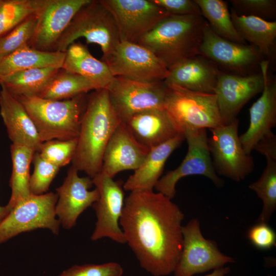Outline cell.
<instances>
[{
  "instance_id": "cell-35",
  "label": "cell",
  "mask_w": 276,
  "mask_h": 276,
  "mask_svg": "<svg viewBox=\"0 0 276 276\" xmlns=\"http://www.w3.org/2000/svg\"><path fill=\"white\" fill-rule=\"evenodd\" d=\"M77 142L78 138L48 141L42 143L38 152L43 158L60 168L72 161Z\"/></svg>"
},
{
  "instance_id": "cell-15",
  "label": "cell",
  "mask_w": 276,
  "mask_h": 276,
  "mask_svg": "<svg viewBox=\"0 0 276 276\" xmlns=\"http://www.w3.org/2000/svg\"><path fill=\"white\" fill-rule=\"evenodd\" d=\"M113 77L152 82L164 81L169 69L152 52L134 42H120L105 62Z\"/></svg>"
},
{
  "instance_id": "cell-33",
  "label": "cell",
  "mask_w": 276,
  "mask_h": 276,
  "mask_svg": "<svg viewBox=\"0 0 276 276\" xmlns=\"http://www.w3.org/2000/svg\"><path fill=\"white\" fill-rule=\"evenodd\" d=\"M42 0H0V38L35 13Z\"/></svg>"
},
{
  "instance_id": "cell-5",
  "label": "cell",
  "mask_w": 276,
  "mask_h": 276,
  "mask_svg": "<svg viewBox=\"0 0 276 276\" xmlns=\"http://www.w3.org/2000/svg\"><path fill=\"white\" fill-rule=\"evenodd\" d=\"M80 37L88 43L98 44L105 62L120 43L118 28L110 12L101 0H89L75 14L55 43L52 51L65 52Z\"/></svg>"
},
{
  "instance_id": "cell-2",
  "label": "cell",
  "mask_w": 276,
  "mask_h": 276,
  "mask_svg": "<svg viewBox=\"0 0 276 276\" xmlns=\"http://www.w3.org/2000/svg\"><path fill=\"white\" fill-rule=\"evenodd\" d=\"M121 122L111 105L107 89L94 90L87 97L82 117L72 166L91 179L100 173L106 146Z\"/></svg>"
},
{
  "instance_id": "cell-23",
  "label": "cell",
  "mask_w": 276,
  "mask_h": 276,
  "mask_svg": "<svg viewBox=\"0 0 276 276\" xmlns=\"http://www.w3.org/2000/svg\"><path fill=\"white\" fill-rule=\"evenodd\" d=\"M124 123L138 142L149 150L181 134L165 109L137 113Z\"/></svg>"
},
{
  "instance_id": "cell-38",
  "label": "cell",
  "mask_w": 276,
  "mask_h": 276,
  "mask_svg": "<svg viewBox=\"0 0 276 276\" xmlns=\"http://www.w3.org/2000/svg\"><path fill=\"white\" fill-rule=\"evenodd\" d=\"M122 266L114 262L102 264L75 265L57 276H122Z\"/></svg>"
},
{
  "instance_id": "cell-7",
  "label": "cell",
  "mask_w": 276,
  "mask_h": 276,
  "mask_svg": "<svg viewBox=\"0 0 276 276\" xmlns=\"http://www.w3.org/2000/svg\"><path fill=\"white\" fill-rule=\"evenodd\" d=\"M58 195L53 192L31 194L17 202L0 223V244L26 232L50 229L58 235L60 223L56 218Z\"/></svg>"
},
{
  "instance_id": "cell-25",
  "label": "cell",
  "mask_w": 276,
  "mask_h": 276,
  "mask_svg": "<svg viewBox=\"0 0 276 276\" xmlns=\"http://www.w3.org/2000/svg\"><path fill=\"white\" fill-rule=\"evenodd\" d=\"M231 16L239 35L256 47L269 63L275 56L276 21L237 14L232 9Z\"/></svg>"
},
{
  "instance_id": "cell-22",
  "label": "cell",
  "mask_w": 276,
  "mask_h": 276,
  "mask_svg": "<svg viewBox=\"0 0 276 276\" xmlns=\"http://www.w3.org/2000/svg\"><path fill=\"white\" fill-rule=\"evenodd\" d=\"M0 114L12 143L38 152L42 144L35 126L21 103L1 85Z\"/></svg>"
},
{
  "instance_id": "cell-34",
  "label": "cell",
  "mask_w": 276,
  "mask_h": 276,
  "mask_svg": "<svg viewBox=\"0 0 276 276\" xmlns=\"http://www.w3.org/2000/svg\"><path fill=\"white\" fill-rule=\"evenodd\" d=\"M36 23L35 13L29 16L0 38V58L28 43L34 34Z\"/></svg>"
},
{
  "instance_id": "cell-12",
  "label": "cell",
  "mask_w": 276,
  "mask_h": 276,
  "mask_svg": "<svg viewBox=\"0 0 276 276\" xmlns=\"http://www.w3.org/2000/svg\"><path fill=\"white\" fill-rule=\"evenodd\" d=\"M199 52L220 70L221 67L225 72L240 75L260 72V63L265 59L254 46L233 42L218 36L206 21Z\"/></svg>"
},
{
  "instance_id": "cell-18",
  "label": "cell",
  "mask_w": 276,
  "mask_h": 276,
  "mask_svg": "<svg viewBox=\"0 0 276 276\" xmlns=\"http://www.w3.org/2000/svg\"><path fill=\"white\" fill-rule=\"evenodd\" d=\"M270 63L263 60L260 70L264 84L262 95L251 106L249 124L247 130L239 136L242 146L248 154L263 137L272 132L276 125V81L270 77Z\"/></svg>"
},
{
  "instance_id": "cell-11",
  "label": "cell",
  "mask_w": 276,
  "mask_h": 276,
  "mask_svg": "<svg viewBox=\"0 0 276 276\" xmlns=\"http://www.w3.org/2000/svg\"><path fill=\"white\" fill-rule=\"evenodd\" d=\"M182 247L174 276H193L235 262L220 251L215 241L203 237L198 219L193 218L182 226Z\"/></svg>"
},
{
  "instance_id": "cell-41",
  "label": "cell",
  "mask_w": 276,
  "mask_h": 276,
  "mask_svg": "<svg viewBox=\"0 0 276 276\" xmlns=\"http://www.w3.org/2000/svg\"><path fill=\"white\" fill-rule=\"evenodd\" d=\"M231 271L229 267H223L219 269H215L213 271L208 274L204 276H225Z\"/></svg>"
},
{
  "instance_id": "cell-40",
  "label": "cell",
  "mask_w": 276,
  "mask_h": 276,
  "mask_svg": "<svg viewBox=\"0 0 276 276\" xmlns=\"http://www.w3.org/2000/svg\"><path fill=\"white\" fill-rule=\"evenodd\" d=\"M152 1L171 15H201L200 9L194 0Z\"/></svg>"
},
{
  "instance_id": "cell-32",
  "label": "cell",
  "mask_w": 276,
  "mask_h": 276,
  "mask_svg": "<svg viewBox=\"0 0 276 276\" xmlns=\"http://www.w3.org/2000/svg\"><path fill=\"white\" fill-rule=\"evenodd\" d=\"M212 31L230 41L246 44L237 31L227 3L222 0H194Z\"/></svg>"
},
{
  "instance_id": "cell-42",
  "label": "cell",
  "mask_w": 276,
  "mask_h": 276,
  "mask_svg": "<svg viewBox=\"0 0 276 276\" xmlns=\"http://www.w3.org/2000/svg\"><path fill=\"white\" fill-rule=\"evenodd\" d=\"M11 210L7 206L0 205V223L10 213Z\"/></svg>"
},
{
  "instance_id": "cell-20",
  "label": "cell",
  "mask_w": 276,
  "mask_h": 276,
  "mask_svg": "<svg viewBox=\"0 0 276 276\" xmlns=\"http://www.w3.org/2000/svg\"><path fill=\"white\" fill-rule=\"evenodd\" d=\"M149 151L138 142L126 124L121 122L108 142L100 172L113 178L121 171H134L143 162Z\"/></svg>"
},
{
  "instance_id": "cell-10",
  "label": "cell",
  "mask_w": 276,
  "mask_h": 276,
  "mask_svg": "<svg viewBox=\"0 0 276 276\" xmlns=\"http://www.w3.org/2000/svg\"><path fill=\"white\" fill-rule=\"evenodd\" d=\"M188 144L187 154L176 169L167 172L157 182L155 189L170 199L176 194V185L182 178L199 175L210 179L218 187L223 185L214 167L208 144L205 129L189 130L184 133Z\"/></svg>"
},
{
  "instance_id": "cell-24",
  "label": "cell",
  "mask_w": 276,
  "mask_h": 276,
  "mask_svg": "<svg viewBox=\"0 0 276 276\" xmlns=\"http://www.w3.org/2000/svg\"><path fill=\"white\" fill-rule=\"evenodd\" d=\"M185 139L179 134L168 141L150 149L140 167L125 182L123 189L128 191H153L162 176L165 163L169 156Z\"/></svg>"
},
{
  "instance_id": "cell-30",
  "label": "cell",
  "mask_w": 276,
  "mask_h": 276,
  "mask_svg": "<svg viewBox=\"0 0 276 276\" xmlns=\"http://www.w3.org/2000/svg\"><path fill=\"white\" fill-rule=\"evenodd\" d=\"M101 89L87 78L59 68L37 96L41 98L63 100Z\"/></svg>"
},
{
  "instance_id": "cell-4",
  "label": "cell",
  "mask_w": 276,
  "mask_h": 276,
  "mask_svg": "<svg viewBox=\"0 0 276 276\" xmlns=\"http://www.w3.org/2000/svg\"><path fill=\"white\" fill-rule=\"evenodd\" d=\"M14 97L33 121L42 143L78 138L87 103L86 94L63 100L45 99L37 96Z\"/></svg>"
},
{
  "instance_id": "cell-13",
  "label": "cell",
  "mask_w": 276,
  "mask_h": 276,
  "mask_svg": "<svg viewBox=\"0 0 276 276\" xmlns=\"http://www.w3.org/2000/svg\"><path fill=\"white\" fill-rule=\"evenodd\" d=\"M92 180L99 192V198L92 205L97 221L91 240L108 238L118 243H126L120 225L125 201L123 181H115L101 172Z\"/></svg>"
},
{
  "instance_id": "cell-26",
  "label": "cell",
  "mask_w": 276,
  "mask_h": 276,
  "mask_svg": "<svg viewBox=\"0 0 276 276\" xmlns=\"http://www.w3.org/2000/svg\"><path fill=\"white\" fill-rule=\"evenodd\" d=\"M65 52L42 51L26 45L0 58V86L11 75L29 68L42 67L61 68Z\"/></svg>"
},
{
  "instance_id": "cell-31",
  "label": "cell",
  "mask_w": 276,
  "mask_h": 276,
  "mask_svg": "<svg viewBox=\"0 0 276 276\" xmlns=\"http://www.w3.org/2000/svg\"><path fill=\"white\" fill-rule=\"evenodd\" d=\"M59 68L42 67L21 71L9 76L2 84L14 97L37 96Z\"/></svg>"
},
{
  "instance_id": "cell-6",
  "label": "cell",
  "mask_w": 276,
  "mask_h": 276,
  "mask_svg": "<svg viewBox=\"0 0 276 276\" xmlns=\"http://www.w3.org/2000/svg\"><path fill=\"white\" fill-rule=\"evenodd\" d=\"M166 85L164 109L180 133L184 135L189 130L211 129L224 125L215 94Z\"/></svg>"
},
{
  "instance_id": "cell-14",
  "label": "cell",
  "mask_w": 276,
  "mask_h": 276,
  "mask_svg": "<svg viewBox=\"0 0 276 276\" xmlns=\"http://www.w3.org/2000/svg\"><path fill=\"white\" fill-rule=\"evenodd\" d=\"M112 14L121 42H135L170 15L152 0H101Z\"/></svg>"
},
{
  "instance_id": "cell-17",
  "label": "cell",
  "mask_w": 276,
  "mask_h": 276,
  "mask_svg": "<svg viewBox=\"0 0 276 276\" xmlns=\"http://www.w3.org/2000/svg\"><path fill=\"white\" fill-rule=\"evenodd\" d=\"M264 84L261 71L248 75H240L221 71L214 94L224 125L237 119L244 105L262 91Z\"/></svg>"
},
{
  "instance_id": "cell-9",
  "label": "cell",
  "mask_w": 276,
  "mask_h": 276,
  "mask_svg": "<svg viewBox=\"0 0 276 276\" xmlns=\"http://www.w3.org/2000/svg\"><path fill=\"white\" fill-rule=\"evenodd\" d=\"M106 89L122 122L144 111L164 109L167 92L164 81L145 82L114 77Z\"/></svg>"
},
{
  "instance_id": "cell-3",
  "label": "cell",
  "mask_w": 276,
  "mask_h": 276,
  "mask_svg": "<svg viewBox=\"0 0 276 276\" xmlns=\"http://www.w3.org/2000/svg\"><path fill=\"white\" fill-rule=\"evenodd\" d=\"M205 22L201 15L170 14L134 43L150 51L169 69L200 54Z\"/></svg>"
},
{
  "instance_id": "cell-36",
  "label": "cell",
  "mask_w": 276,
  "mask_h": 276,
  "mask_svg": "<svg viewBox=\"0 0 276 276\" xmlns=\"http://www.w3.org/2000/svg\"><path fill=\"white\" fill-rule=\"evenodd\" d=\"M32 162L34 170L30 178V192L34 195L44 194L60 168L43 158L38 152H35Z\"/></svg>"
},
{
  "instance_id": "cell-27",
  "label": "cell",
  "mask_w": 276,
  "mask_h": 276,
  "mask_svg": "<svg viewBox=\"0 0 276 276\" xmlns=\"http://www.w3.org/2000/svg\"><path fill=\"white\" fill-rule=\"evenodd\" d=\"M61 68L88 78L101 89L106 88L114 77L107 64L95 58L81 43L68 47Z\"/></svg>"
},
{
  "instance_id": "cell-21",
  "label": "cell",
  "mask_w": 276,
  "mask_h": 276,
  "mask_svg": "<svg viewBox=\"0 0 276 276\" xmlns=\"http://www.w3.org/2000/svg\"><path fill=\"white\" fill-rule=\"evenodd\" d=\"M166 84L192 91L214 94L221 70L211 60L199 54L183 60L169 69Z\"/></svg>"
},
{
  "instance_id": "cell-39",
  "label": "cell",
  "mask_w": 276,
  "mask_h": 276,
  "mask_svg": "<svg viewBox=\"0 0 276 276\" xmlns=\"http://www.w3.org/2000/svg\"><path fill=\"white\" fill-rule=\"evenodd\" d=\"M247 237L251 244L260 249H269L276 244V234L267 223L254 225L249 229Z\"/></svg>"
},
{
  "instance_id": "cell-19",
  "label": "cell",
  "mask_w": 276,
  "mask_h": 276,
  "mask_svg": "<svg viewBox=\"0 0 276 276\" xmlns=\"http://www.w3.org/2000/svg\"><path fill=\"white\" fill-rule=\"evenodd\" d=\"M93 185L90 177H80L78 170L72 166L62 185L56 189L58 200L55 213L64 229L73 227L80 215L98 200L97 189L89 190Z\"/></svg>"
},
{
  "instance_id": "cell-29",
  "label": "cell",
  "mask_w": 276,
  "mask_h": 276,
  "mask_svg": "<svg viewBox=\"0 0 276 276\" xmlns=\"http://www.w3.org/2000/svg\"><path fill=\"white\" fill-rule=\"evenodd\" d=\"M12 171L9 185L11 195L7 206L11 210L18 202L27 198L30 191V165L35 151L24 145L12 143L10 146Z\"/></svg>"
},
{
  "instance_id": "cell-37",
  "label": "cell",
  "mask_w": 276,
  "mask_h": 276,
  "mask_svg": "<svg viewBox=\"0 0 276 276\" xmlns=\"http://www.w3.org/2000/svg\"><path fill=\"white\" fill-rule=\"evenodd\" d=\"M237 14L251 16L271 20L276 15L275 0H231L229 1Z\"/></svg>"
},
{
  "instance_id": "cell-1",
  "label": "cell",
  "mask_w": 276,
  "mask_h": 276,
  "mask_svg": "<svg viewBox=\"0 0 276 276\" xmlns=\"http://www.w3.org/2000/svg\"><path fill=\"white\" fill-rule=\"evenodd\" d=\"M185 215L172 200L153 191L126 197L120 225L140 265L153 276L173 273L182 247Z\"/></svg>"
},
{
  "instance_id": "cell-28",
  "label": "cell",
  "mask_w": 276,
  "mask_h": 276,
  "mask_svg": "<svg viewBox=\"0 0 276 276\" xmlns=\"http://www.w3.org/2000/svg\"><path fill=\"white\" fill-rule=\"evenodd\" d=\"M260 153L266 157V166L259 179L251 183L249 188L263 202L258 223H267L276 209V146H266Z\"/></svg>"
},
{
  "instance_id": "cell-8",
  "label": "cell",
  "mask_w": 276,
  "mask_h": 276,
  "mask_svg": "<svg viewBox=\"0 0 276 276\" xmlns=\"http://www.w3.org/2000/svg\"><path fill=\"white\" fill-rule=\"evenodd\" d=\"M239 120L210 129L208 144L216 173L233 180H243L254 170V162L245 151L238 135Z\"/></svg>"
},
{
  "instance_id": "cell-16",
  "label": "cell",
  "mask_w": 276,
  "mask_h": 276,
  "mask_svg": "<svg viewBox=\"0 0 276 276\" xmlns=\"http://www.w3.org/2000/svg\"><path fill=\"white\" fill-rule=\"evenodd\" d=\"M89 0H42L35 14L34 34L28 45L51 52L77 11Z\"/></svg>"
}]
</instances>
